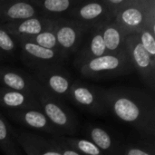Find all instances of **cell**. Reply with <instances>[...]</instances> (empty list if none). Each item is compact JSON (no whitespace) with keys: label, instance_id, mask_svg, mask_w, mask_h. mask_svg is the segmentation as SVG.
Masks as SVG:
<instances>
[{"label":"cell","instance_id":"obj_25","mask_svg":"<svg viewBox=\"0 0 155 155\" xmlns=\"http://www.w3.org/2000/svg\"><path fill=\"white\" fill-rule=\"evenodd\" d=\"M138 39L144 48V50L152 56L155 58V35L153 34L149 29L144 28L138 32L137 34Z\"/></svg>","mask_w":155,"mask_h":155},{"label":"cell","instance_id":"obj_21","mask_svg":"<svg viewBox=\"0 0 155 155\" xmlns=\"http://www.w3.org/2000/svg\"><path fill=\"white\" fill-rule=\"evenodd\" d=\"M0 150L5 155H21L14 129L0 114Z\"/></svg>","mask_w":155,"mask_h":155},{"label":"cell","instance_id":"obj_10","mask_svg":"<svg viewBox=\"0 0 155 155\" xmlns=\"http://www.w3.org/2000/svg\"><path fill=\"white\" fill-rule=\"evenodd\" d=\"M20 48L22 61L27 67L33 70L54 66L63 65L66 59L59 53L41 47L37 45L27 41H16Z\"/></svg>","mask_w":155,"mask_h":155},{"label":"cell","instance_id":"obj_29","mask_svg":"<svg viewBox=\"0 0 155 155\" xmlns=\"http://www.w3.org/2000/svg\"><path fill=\"white\" fill-rule=\"evenodd\" d=\"M5 54H3L0 52V62H1V61H2V60L5 58Z\"/></svg>","mask_w":155,"mask_h":155},{"label":"cell","instance_id":"obj_6","mask_svg":"<svg viewBox=\"0 0 155 155\" xmlns=\"http://www.w3.org/2000/svg\"><path fill=\"white\" fill-rule=\"evenodd\" d=\"M69 100L81 110L94 115H104L108 113L105 89L74 80L72 84Z\"/></svg>","mask_w":155,"mask_h":155},{"label":"cell","instance_id":"obj_13","mask_svg":"<svg viewBox=\"0 0 155 155\" xmlns=\"http://www.w3.org/2000/svg\"><path fill=\"white\" fill-rule=\"evenodd\" d=\"M7 113L13 120L31 130L44 132L54 135V137L61 135L47 119L40 106L28 107L18 111H8Z\"/></svg>","mask_w":155,"mask_h":155},{"label":"cell","instance_id":"obj_18","mask_svg":"<svg viewBox=\"0 0 155 155\" xmlns=\"http://www.w3.org/2000/svg\"><path fill=\"white\" fill-rule=\"evenodd\" d=\"M39 16L51 20L67 17L81 0H31Z\"/></svg>","mask_w":155,"mask_h":155},{"label":"cell","instance_id":"obj_8","mask_svg":"<svg viewBox=\"0 0 155 155\" xmlns=\"http://www.w3.org/2000/svg\"><path fill=\"white\" fill-rule=\"evenodd\" d=\"M54 29L59 49L66 59L75 54L84 35L91 30L67 17L54 20Z\"/></svg>","mask_w":155,"mask_h":155},{"label":"cell","instance_id":"obj_3","mask_svg":"<svg viewBox=\"0 0 155 155\" xmlns=\"http://www.w3.org/2000/svg\"><path fill=\"white\" fill-rule=\"evenodd\" d=\"M78 70L83 77L92 80H107L134 72L126 50L119 54H106L92 59Z\"/></svg>","mask_w":155,"mask_h":155},{"label":"cell","instance_id":"obj_11","mask_svg":"<svg viewBox=\"0 0 155 155\" xmlns=\"http://www.w3.org/2000/svg\"><path fill=\"white\" fill-rule=\"evenodd\" d=\"M0 85L3 88L37 95L41 87L31 74L23 70L0 65Z\"/></svg>","mask_w":155,"mask_h":155},{"label":"cell","instance_id":"obj_2","mask_svg":"<svg viewBox=\"0 0 155 155\" xmlns=\"http://www.w3.org/2000/svg\"><path fill=\"white\" fill-rule=\"evenodd\" d=\"M113 21L126 35L137 34L144 28L155 35V1L131 0Z\"/></svg>","mask_w":155,"mask_h":155},{"label":"cell","instance_id":"obj_22","mask_svg":"<svg viewBox=\"0 0 155 155\" xmlns=\"http://www.w3.org/2000/svg\"><path fill=\"white\" fill-rule=\"evenodd\" d=\"M54 22H53V24L47 29H45L42 33L38 34V35H36L29 38V39L23 40V41H27V42L33 43L35 45H37L41 46V47H44V48H46V49H49V50L55 51V52H57V53H59V54H62V53H61V51L59 49V46H58V44H57V40H56V36H55V33H54Z\"/></svg>","mask_w":155,"mask_h":155},{"label":"cell","instance_id":"obj_30","mask_svg":"<svg viewBox=\"0 0 155 155\" xmlns=\"http://www.w3.org/2000/svg\"><path fill=\"white\" fill-rule=\"evenodd\" d=\"M2 3H3V0H0V7H1V5H2Z\"/></svg>","mask_w":155,"mask_h":155},{"label":"cell","instance_id":"obj_27","mask_svg":"<svg viewBox=\"0 0 155 155\" xmlns=\"http://www.w3.org/2000/svg\"><path fill=\"white\" fill-rule=\"evenodd\" d=\"M52 139L54 142L56 147L58 148L59 152L61 153L62 155H82L80 154L78 152H76L75 150H74L72 147H70L64 142V140L63 138V135L56 136V137H53Z\"/></svg>","mask_w":155,"mask_h":155},{"label":"cell","instance_id":"obj_26","mask_svg":"<svg viewBox=\"0 0 155 155\" xmlns=\"http://www.w3.org/2000/svg\"><path fill=\"white\" fill-rule=\"evenodd\" d=\"M123 155H154L153 146H148L143 143L140 144H130L124 146Z\"/></svg>","mask_w":155,"mask_h":155},{"label":"cell","instance_id":"obj_1","mask_svg":"<svg viewBox=\"0 0 155 155\" xmlns=\"http://www.w3.org/2000/svg\"><path fill=\"white\" fill-rule=\"evenodd\" d=\"M110 112L118 121L131 125L141 134L153 138L155 134V101L144 89L115 86L105 89Z\"/></svg>","mask_w":155,"mask_h":155},{"label":"cell","instance_id":"obj_17","mask_svg":"<svg viewBox=\"0 0 155 155\" xmlns=\"http://www.w3.org/2000/svg\"><path fill=\"white\" fill-rule=\"evenodd\" d=\"M85 135L104 155H121L124 146L109 131L98 125H88Z\"/></svg>","mask_w":155,"mask_h":155},{"label":"cell","instance_id":"obj_28","mask_svg":"<svg viewBox=\"0 0 155 155\" xmlns=\"http://www.w3.org/2000/svg\"><path fill=\"white\" fill-rule=\"evenodd\" d=\"M130 1L131 0H104V3L106 4L110 15L114 19L115 15L124 7H125L130 3Z\"/></svg>","mask_w":155,"mask_h":155},{"label":"cell","instance_id":"obj_5","mask_svg":"<svg viewBox=\"0 0 155 155\" xmlns=\"http://www.w3.org/2000/svg\"><path fill=\"white\" fill-rule=\"evenodd\" d=\"M39 86L48 94L60 100H68L74 79L63 65H54L31 71Z\"/></svg>","mask_w":155,"mask_h":155},{"label":"cell","instance_id":"obj_23","mask_svg":"<svg viewBox=\"0 0 155 155\" xmlns=\"http://www.w3.org/2000/svg\"><path fill=\"white\" fill-rule=\"evenodd\" d=\"M64 142L74 150L82 155H104L102 151L91 141L85 138L63 136Z\"/></svg>","mask_w":155,"mask_h":155},{"label":"cell","instance_id":"obj_9","mask_svg":"<svg viewBox=\"0 0 155 155\" xmlns=\"http://www.w3.org/2000/svg\"><path fill=\"white\" fill-rule=\"evenodd\" d=\"M67 18L88 29L102 27L113 20L104 0L81 1L69 13Z\"/></svg>","mask_w":155,"mask_h":155},{"label":"cell","instance_id":"obj_7","mask_svg":"<svg viewBox=\"0 0 155 155\" xmlns=\"http://www.w3.org/2000/svg\"><path fill=\"white\" fill-rule=\"evenodd\" d=\"M125 50L133 67L141 76L143 82L152 90L155 86V58L152 57L142 46L136 34L125 37Z\"/></svg>","mask_w":155,"mask_h":155},{"label":"cell","instance_id":"obj_20","mask_svg":"<svg viewBox=\"0 0 155 155\" xmlns=\"http://www.w3.org/2000/svg\"><path fill=\"white\" fill-rule=\"evenodd\" d=\"M101 32L107 54H119L125 51L126 35L113 20L103 25Z\"/></svg>","mask_w":155,"mask_h":155},{"label":"cell","instance_id":"obj_24","mask_svg":"<svg viewBox=\"0 0 155 155\" xmlns=\"http://www.w3.org/2000/svg\"><path fill=\"white\" fill-rule=\"evenodd\" d=\"M18 47L15 39L0 25V52L5 56L13 55Z\"/></svg>","mask_w":155,"mask_h":155},{"label":"cell","instance_id":"obj_14","mask_svg":"<svg viewBox=\"0 0 155 155\" xmlns=\"http://www.w3.org/2000/svg\"><path fill=\"white\" fill-rule=\"evenodd\" d=\"M14 134L19 147L26 155H62L53 139L21 130H14Z\"/></svg>","mask_w":155,"mask_h":155},{"label":"cell","instance_id":"obj_4","mask_svg":"<svg viewBox=\"0 0 155 155\" xmlns=\"http://www.w3.org/2000/svg\"><path fill=\"white\" fill-rule=\"evenodd\" d=\"M36 97L43 113L61 135L71 137L77 133L78 120L62 100L48 94L42 88Z\"/></svg>","mask_w":155,"mask_h":155},{"label":"cell","instance_id":"obj_12","mask_svg":"<svg viewBox=\"0 0 155 155\" xmlns=\"http://www.w3.org/2000/svg\"><path fill=\"white\" fill-rule=\"evenodd\" d=\"M107 51L103 40L101 27L92 28L84 35L81 45L74 54L73 64L76 68H80L92 59L106 54Z\"/></svg>","mask_w":155,"mask_h":155},{"label":"cell","instance_id":"obj_16","mask_svg":"<svg viewBox=\"0 0 155 155\" xmlns=\"http://www.w3.org/2000/svg\"><path fill=\"white\" fill-rule=\"evenodd\" d=\"M38 15L32 1L3 0L0 7V25Z\"/></svg>","mask_w":155,"mask_h":155},{"label":"cell","instance_id":"obj_19","mask_svg":"<svg viewBox=\"0 0 155 155\" xmlns=\"http://www.w3.org/2000/svg\"><path fill=\"white\" fill-rule=\"evenodd\" d=\"M0 106L8 111H18L28 107H39L37 97L27 93L0 87Z\"/></svg>","mask_w":155,"mask_h":155},{"label":"cell","instance_id":"obj_15","mask_svg":"<svg viewBox=\"0 0 155 155\" xmlns=\"http://www.w3.org/2000/svg\"><path fill=\"white\" fill-rule=\"evenodd\" d=\"M53 22L54 20L38 15L21 21L8 23L3 25L2 27L5 29L15 39V41H19L29 39L42 33L47 29Z\"/></svg>","mask_w":155,"mask_h":155}]
</instances>
